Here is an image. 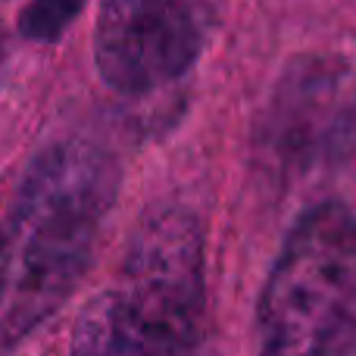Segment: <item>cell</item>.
<instances>
[{"mask_svg":"<svg viewBox=\"0 0 356 356\" xmlns=\"http://www.w3.org/2000/svg\"><path fill=\"white\" fill-rule=\"evenodd\" d=\"M356 110V75L341 60L303 56L288 66L263 122V147L284 178L307 175L344 141Z\"/></svg>","mask_w":356,"mask_h":356,"instance_id":"5","label":"cell"},{"mask_svg":"<svg viewBox=\"0 0 356 356\" xmlns=\"http://www.w3.org/2000/svg\"><path fill=\"white\" fill-rule=\"evenodd\" d=\"M141 356H191L203 332V232L194 213L160 207L141 219L113 291Z\"/></svg>","mask_w":356,"mask_h":356,"instance_id":"3","label":"cell"},{"mask_svg":"<svg viewBox=\"0 0 356 356\" xmlns=\"http://www.w3.org/2000/svg\"><path fill=\"white\" fill-rule=\"evenodd\" d=\"M222 19V0H100L94 63L113 91L144 97L181 81Z\"/></svg>","mask_w":356,"mask_h":356,"instance_id":"4","label":"cell"},{"mask_svg":"<svg viewBox=\"0 0 356 356\" xmlns=\"http://www.w3.org/2000/svg\"><path fill=\"white\" fill-rule=\"evenodd\" d=\"M259 356H356V213L309 207L284 238L257 307Z\"/></svg>","mask_w":356,"mask_h":356,"instance_id":"2","label":"cell"},{"mask_svg":"<svg viewBox=\"0 0 356 356\" xmlns=\"http://www.w3.org/2000/svg\"><path fill=\"white\" fill-rule=\"evenodd\" d=\"M69 356H141L116 294H100L81 309Z\"/></svg>","mask_w":356,"mask_h":356,"instance_id":"6","label":"cell"},{"mask_svg":"<svg viewBox=\"0 0 356 356\" xmlns=\"http://www.w3.org/2000/svg\"><path fill=\"white\" fill-rule=\"evenodd\" d=\"M0 69H3V41H0Z\"/></svg>","mask_w":356,"mask_h":356,"instance_id":"8","label":"cell"},{"mask_svg":"<svg viewBox=\"0 0 356 356\" xmlns=\"http://www.w3.org/2000/svg\"><path fill=\"white\" fill-rule=\"evenodd\" d=\"M119 191V166L91 141L38 154L0 225V344L25 338L75 291Z\"/></svg>","mask_w":356,"mask_h":356,"instance_id":"1","label":"cell"},{"mask_svg":"<svg viewBox=\"0 0 356 356\" xmlns=\"http://www.w3.org/2000/svg\"><path fill=\"white\" fill-rule=\"evenodd\" d=\"M81 6L85 0H31L19 16V31L29 41H56Z\"/></svg>","mask_w":356,"mask_h":356,"instance_id":"7","label":"cell"}]
</instances>
